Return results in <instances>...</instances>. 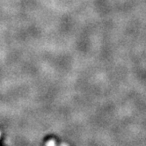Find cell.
Instances as JSON below:
<instances>
[{"label":"cell","instance_id":"6da1fadb","mask_svg":"<svg viewBox=\"0 0 146 146\" xmlns=\"http://www.w3.org/2000/svg\"><path fill=\"white\" fill-rule=\"evenodd\" d=\"M46 146H56V145L55 140H52V139L48 140V141L46 143Z\"/></svg>","mask_w":146,"mask_h":146},{"label":"cell","instance_id":"7a4b0ae2","mask_svg":"<svg viewBox=\"0 0 146 146\" xmlns=\"http://www.w3.org/2000/svg\"><path fill=\"white\" fill-rule=\"evenodd\" d=\"M62 146H68V145H67L66 143H62Z\"/></svg>","mask_w":146,"mask_h":146},{"label":"cell","instance_id":"3957f363","mask_svg":"<svg viewBox=\"0 0 146 146\" xmlns=\"http://www.w3.org/2000/svg\"><path fill=\"white\" fill-rule=\"evenodd\" d=\"M0 135H1V132H0Z\"/></svg>","mask_w":146,"mask_h":146}]
</instances>
